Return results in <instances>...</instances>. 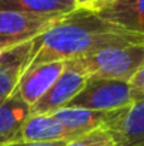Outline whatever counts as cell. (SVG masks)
Returning a JSON list of instances; mask_svg holds the SVG:
<instances>
[{
  "label": "cell",
  "mask_w": 144,
  "mask_h": 146,
  "mask_svg": "<svg viewBox=\"0 0 144 146\" xmlns=\"http://www.w3.org/2000/svg\"><path fill=\"white\" fill-rule=\"evenodd\" d=\"M114 112L116 111L105 112V111H89L78 108H62L51 115L78 138L84 133L105 126L112 119Z\"/></svg>",
  "instance_id": "cell-11"
},
{
  "label": "cell",
  "mask_w": 144,
  "mask_h": 146,
  "mask_svg": "<svg viewBox=\"0 0 144 146\" xmlns=\"http://www.w3.org/2000/svg\"><path fill=\"white\" fill-rule=\"evenodd\" d=\"M64 68L65 61L45 62L36 67H27L21 74L13 95L23 99L31 108L51 88V85L57 81Z\"/></svg>",
  "instance_id": "cell-8"
},
{
  "label": "cell",
  "mask_w": 144,
  "mask_h": 146,
  "mask_svg": "<svg viewBox=\"0 0 144 146\" xmlns=\"http://www.w3.org/2000/svg\"><path fill=\"white\" fill-rule=\"evenodd\" d=\"M76 7L74 0H0V11L65 16Z\"/></svg>",
  "instance_id": "cell-13"
},
{
  "label": "cell",
  "mask_w": 144,
  "mask_h": 146,
  "mask_svg": "<svg viewBox=\"0 0 144 146\" xmlns=\"http://www.w3.org/2000/svg\"><path fill=\"white\" fill-rule=\"evenodd\" d=\"M144 44V40L100 19L93 10L78 7L34 40L27 67L68 61L107 47Z\"/></svg>",
  "instance_id": "cell-1"
},
{
  "label": "cell",
  "mask_w": 144,
  "mask_h": 146,
  "mask_svg": "<svg viewBox=\"0 0 144 146\" xmlns=\"http://www.w3.org/2000/svg\"><path fill=\"white\" fill-rule=\"evenodd\" d=\"M103 128L114 146H144V101L117 109Z\"/></svg>",
  "instance_id": "cell-7"
},
{
  "label": "cell",
  "mask_w": 144,
  "mask_h": 146,
  "mask_svg": "<svg viewBox=\"0 0 144 146\" xmlns=\"http://www.w3.org/2000/svg\"><path fill=\"white\" fill-rule=\"evenodd\" d=\"M74 1H75L76 7H85V9H89V7H92L93 4H96V3L100 1V0H74Z\"/></svg>",
  "instance_id": "cell-17"
},
{
  "label": "cell",
  "mask_w": 144,
  "mask_h": 146,
  "mask_svg": "<svg viewBox=\"0 0 144 146\" xmlns=\"http://www.w3.org/2000/svg\"><path fill=\"white\" fill-rule=\"evenodd\" d=\"M86 72L72 60L65 61V68L51 88L31 108L30 115H51L65 108L88 81Z\"/></svg>",
  "instance_id": "cell-5"
},
{
  "label": "cell",
  "mask_w": 144,
  "mask_h": 146,
  "mask_svg": "<svg viewBox=\"0 0 144 146\" xmlns=\"http://www.w3.org/2000/svg\"><path fill=\"white\" fill-rule=\"evenodd\" d=\"M62 17L57 14L0 11V51L36 40Z\"/></svg>",
  "instance_id": "cell-4"
},
{
  "label": "cell",
  "mask_w": 144,
  "mask_h": 146,
  "mask_svg": "<svg viewBox=\"0 0 144 146\" xmlns=\"http://www.w3.org/2000/svg\"><path fill=\"white\" fill-rule=\"evenodd\" d=\"M89 9L105 21L144 40V0H100Z\"/></svg>",
  "instance_id": "cell-6"
},
{
  "label": "cell",
  "mask_w": 144,
  "mask_h": 146,
  "mask_svg": "<svg viewBox=\"0 0 144 146\" xmlns=\"http://www.w3.org/2000/svg\"><path fill=\"white\" fill-rule=\"evenodd\" d=\"M134 102L144 101V64L139 68V71L134 74V77L129 81Z\"/></svg>",
  "instance_id": "cell-15"
},
{
  "label": "cell",
  "mask_w": 144,
  "mask_h": 146,
  "mask_svg": "<svg viewBox=\"0 0 144 146\" xmlns=\"http://www.w3.org/2000/svg\"><path fill=\"white\" fill-rule=\"evenodd\" d=\"M28 115L30 106L16 95L0 102V145L16 139L18 129Z\"/></svg>",
  "instance_id": "cell-12"
},
{
  "label": "cell",
  "mask_w": 144,
  "mask_h": 146,
  "mask_svg": "<svg viewBox=\"0 0 144 146\" xmlns=\"http://www.w3.org/2000/svg\"><path fill=\"white\" fill-rule=\"evenodd\" d=\"M132 104H134V98L127 81L89 77L84 88L65 108L109 112Z\"/></svg>",
  "instance_id": "cell-3"
},
{
  "label": "cell",
  "mask_w": 144,
  "mask_h": 146,
  "mask_svg": "<svg viewBox=\"0 0 144 146\" xmlns=\"http://www.w3.org/2000/svg\"><path fill=\"white\" fill-rule=\"evenodd\" d=\"M76 136L59 123L52 115H28L16 135V141L23 142H69Z\"/></svg>",
  "instance_id": "cell-10"
},
{
  "label": "cell",
  "mask_w": 144,
  "mask_h": 146,
  "mask_svg": "<svg viewBox=\"0 0 144 146\" xmlns=\"http://www.w3.org/2000/svg\"><path fill=\"white\" fill-rule=\"evenodd\" d=\"M66 146H114V143L110 133L102 126L69 141Z\"/></svg>",
  "instance_id": "cell-14"
},
{
  "label": "cell",
  "mask_w": 144,
  "mask_h": 146,
  "mask_svg": "<svg viewBox=\"0 0 144 146\" xmlns=\"http://www.w3.org/2000/svg\"><path fill=\"white\" fill-rule=\"evenodd\" d=\"M34 48V40L0 51V102L13 95L16 85L27 68Z\"/></svg>",
  "instance_id": "cell-9"
},
{
  "label": "cell",
  "mask_w": 144,
  "mask_h": 146,
  "mask_svg": "<svg viewBox=\"0 0 144 146\" xmlns=\"http://www.w3.org/2000/svg\"><path fill=\"white\" fill-rule=\"evenodd\" d=\"M66 141L64 142H49V143H43V142H23V141H16V142H9L0 146H66Z\"/></svg>",
  "instance_id": "cell-16"
},
{
  "label": "cell",
  "mask_w": 144,
  "mask_h": 146,
  "mask_svg": "<svg viewBox=\"0 0 144 146\" xmlns=\"http://www.w3.org/2000/svg\"><path fill=\"white\" fill-rule=\"evenodd\" d=\"M88 77L130 81L144 64V44L107 47L72 58Z\"/></svg>",
  "instance_id": "cell-2"
}]
</instances>
